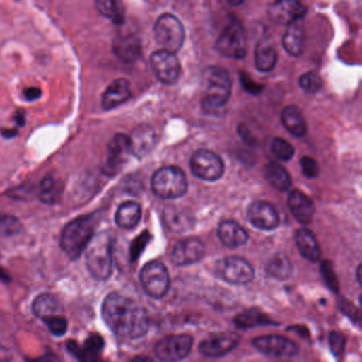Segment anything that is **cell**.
<instances>
[{"label":"cell","mask_w":362,"mask_h":362,"mask_svg":"<svg viewBox=\"0 0 362 362\" xmlns=\"http://www.w3.org/2000/svg\"><path fill=\"white\" fill-rule=\"evenodd\" d=\"M101 313L107 327L120 338L135 340L145 336L149 329L145 308L124 294L110 293L103 300Z\"/></svg>","instance_id":"1"},{"label":"cell","mask_w":362,"mask_h":362,"mask_svg":"<svg viewBox=\"0 0 362 362\" xmlns=\"http://www.w3.org/2000/svg\"><path fill=\"white\" fill-rule=\"evenodd\" d=\"M99 223L97 214L80 216L67 223L61 234L60 245L71 260L77 259L86 251L90 241L95 236V230Z\"/></svg>","instance_id":"2"},{"label":"cell","mask_w":362,"mask_h":362,"mask_svg":"<svg viewBox=\"0 0 362 362\" xmlns=\"http://www.w3.org/2000/svg\"><path fill=\"white\" fill-rule=\"evenodd\" d=\"M205 95L202 107L209 113L217 114L226 107L232 95V80L230 74L221 67H207L203 73Z\"/></svg>","instance_id":"3"},{"label":"cell","mask_w":362,"mask_h":362,"mask_svg":"<svg viewBox=\"0 0 362 362\" xmlns=\"http://www.w3.org/2000/svg\"><path fill=\"white\" fill-rule=\"evenodd\" d=\"M88 272L97 281H107L113 271V241L109 233L93 237L86 249Z\"/></svg>","instance_id":"4"},{"label":"cell","mask_w":362,"mask_h":362,"mask_svg":"<svg viewBox=\"0 0 362 362\" xmlns=\"http://www.w3.org/2000/svg\"><path fill=\"white\" fill-rule=\"evenodd\" d=\"M152 190L165 200L181 198L187 192L185 173L175 166H165L156 171L151 180Z\"/></svg>","instance_id":"5"},{"label":"cell","mask_w":362,"mask_h":362,"mask_svg":"<svg viewBox=\"0 0 362 362\" xmlns=\"http://www.w3.org/2000/svg\"><path fill=\"white\" fill-rule=\"evenodd\" d=\"M216 49L228 58L240 60L247 54L245 29L236 18H230L216 41Z\"/></svg>","instance_id":"6"},{"label":"cell","mask_w":362,"mask_h":362,"mask_svg":"<svg viewBox=\"0 0 362 362\" xmlns=\"http://www.w3.org/2000/svg\"><path fill=\"white\" fill-rule=\"evenodd\" d=\"M154 37L162 50L175 54L183 46L185 31L179 18L173 14H163L154 25Z\"/></svg>","instance_id":"7"},{"label":"cell","mask_w":362,"mask_h":362,"mask_svg":"<svg viewBox=\"0 0 362 362\" xmlns=\"http://www.w3.org/2000/svg\"><path fill=\"white\" fill-rule=\"evenodd\" d=\"M139 279L146 293L153 298H164L170 287L168 270L163 262L158 260L145 264Z\"/></svg>","instance_id":"8"},{"label":"cell","mask_w":362,"mask_h":362,"mask_svg":"<svg viewBox=\"0 0 362 362\" xmlns=\"http://www.w3.org/2000/svg\"><path fill=\"white\" fill-rule=\"evenodd\" d=\"M217 277L232 285H245L254 279V269L249 262L237 256L219 260L215 266Z\"/></svg>","instance_id":"9"},{"label":"cell","mask_w":362,"mask_h":362,"mask_svg":"<svg viewBox=\"0 0 362 362\" xmlns=\"http://www.w3.org/2000/svg\"><path fill=\"white\" fill-rule=\"evenodd\" d=\"M192 173L199 179L216 182L224 173L223 160L211 150L201 149L194 152L190 160Z\"/></svg>","instance_id":"10"},{"label":"cell","mask_w":362,"mask_h":362,"mask_svg":"<svg viewBox=\"0 0 362 362\" xmlns=\"http://www.w3.org/2000/svg\"><path fill=\"white\" fill-rule=\"evenodd\" d=\"M194 339L189 334L167 336L156 343L154 354L162 362H177L189 355Z\"/></svg>","instance_id":"11"},{"label":"cell","mask_w":362,"mask_h":362,"mask_svg":"<svg viewBox=\"0 0 362 362\" xmlns=\"http://www.w3.org/2000/svg\"><path fill=\"white\" fill-rule=\"evenodd\" d=\"M131 154L130 139L124 134H116L107 146L103 171L109 177L119 173Z\"/></svg>","instance_id":"12"},{"label":"cell","mask_w":362,"mask_h":362,"mask_svg":"<svg viewBox=\"0 0 362 362\" xmlns=\"http://www.w3.org/2000/svg\"><path fill=\"white\" fill-rule=\"evenodd\" d=\"M150 64L156 74V78L162 83H175L181 75V63L175 54L158 50L150 57Z\"/></svg>","instance_id":"13"},{"label":"cell","mask_w":362,"mask_h":362,"mask_svg":"<svg viewBox=\"0 0 362 362\" xmlns=\"http://www.w3.org/2000/svg\"><path fill=\"white\" fill-rule=\"evenodd\" d=\"M306 12V7L303 4L292 0H281L271 4L267 10L269 18L272 22L287 27L303 20Z\"/></svg>","instance_id":"14"},{"label":"cell","mask_w":362,"mask_h":362,"mask_svg":"<svg viewBox=\"0 0 362 362\" xmlns=\"http://www.w3.org/2000/svg\"><path fill=\"white\" fill-rule=\"evenodd\" d=\"M253 345L260 353L270 357H292L298 351V346L296 342L286 337L274 334L258 337L254 339Z\"/></svg>","instance_id":"15"},{"label":"cell","mask_w":362,"mask_h":362,"mask_svg":"<svg viewBox=\"0 0 362 362\" xmlns=\"http://www.w3.org/2000/svg\"><path fill=\"white\" fill-rule=\"evenodd\" d=\"M240 342V336L232 332L211 334L199 345V351L205 357L218 358L226 355Z\"/></svg>","instance_id":"16"},{"label":"cell","mask_w":362,"mask_h":362,"mask_svg":"<svg viewBox=\"0 0 362 362\" xmlns=\"http://www.w3.org/2000/svg\"><path fill=\"white\" fill-rule=\"evenodd\" d=\"M247 219L258 230H273L279 226V216L275 207L266 201H254L247 207Z\"/></svg>","instance_id":"17"},{"label":"cell","mask_w":362,"mask_h":362,"mask_svg":"<svg viewBox=\"0 0 362 362\" xmlns=\"http://www.w3.org/2000/svg\"><path fill=\"white\" fill-rule=\"evenodd\" d=\"M205 255V245L199 238L183 239L173 247L171 260L177 266H189L202 259Z\"/></svg>","instance_id":"18"},{"label":"cell","mask_w":362,"mask_h":362,"mask_svg":"<svg viewBox=\"0 0 362 362\" xmlns=\"http://www.w3.org/2000/svg\"><path fill=\"white\" fill-rule=\"evenodd\" d=\"M130 139L131 154L137 158H145L156 147L158 136L156 131L149 126H139L133 131Z\"/></svg>","instance_id":"19"},{"label":"cell","mask_w":362,"mask_h":362,"mask_svg":"<svg viewBox=\"0 0 362 362\" xmlns=\"http://www.w3.org/2000/svg\"><path fill=\"white\" fill-rule=\"evenodd\" d=\"M288 206L300 223L309 224L313 221L315 204L304 192L298 189L292 190L288 197Z\"/></svg>","instance_id":"20"},{"label":"cell","mask_w":362,"mask_h":362,"mask_svg":"<svg viewBox=\"0 0 362 362\" xmlns=\"http://www.w3.org/2000/svg\"><path fill=\"white\" fill-rule=\"evenodd\" d=\"M131 95L132 92H131L128 80L124 78L114 80L103 93V100H101L103 107L105 111L115 109L130 99Z\"/></svg>","instance_id":"21"},{"label":"cell","mask_w":362,"mask_h":362,"mask_svg":"<svg viewBox=\"0 0 362 362\" xmlns=\"http://www.w3.org/2000/svg\"><path fill=\"white\" fill-rule=\"evenodd\" d=\"M164 221L173 233H185L194 226V217L183 207L168 206L164 209Z\"/></svg>","instance_id":"22"},{"label":"cell","mask_w":362,"mask_h":362,"mask_svg":"<svg viewBox=\"0 0 362 362\" xmlns=\"http://www.w3.org/2000/svg\"><path fill=\"white\" fill-rule=\"evenodd\" d=\"M218 237L221 243L228 247H241L249 240L247 230L232 220H228V221H223L219 224Z\"/></svg>","instance_id":"23"},{"label":"cell","mask_w":362,"mask_h":362,"mask_svg":"<svg viewBox=\"0 0 362 362\" xmlns=\"http://www.w3.org/2000/svg\"><path fill=\"white\" fill-rule=\"evenodd\" d=\"M113 50L115 52L116 57L122 62H135L141 56V41L135 35L118 37L114 41Z\"/></svg>","instance_id":"24"},{"label":"cell","mask_w":362,"mask_h":362,"mask_svg":"<svg viewBox=\"0 0 362 362\" xmlns=\"http://www.w3.org/2000/svg\"><path fill=\"white\" fill-rule=\"evenodd\" d=\"M63 192L64 184L62 180L54 173H48L40 183L39 198L46 204H56L62 198Z\"/></svg>","instance_id":"25"},{"label":"cell","mask_w":362,"mask_h":362,"mask_svg":"<svg viewBox=\"0 0 362 362\" xmlns=\"http://www.w3.org/2000/svg\"><path fill=\"white\" fill-rule=\"evenodd\" d=\"M296 243L300 253L310 262H317L321 258V249L313 232L307 228H300L296 233Z\"/></svg>","instance_id":"26"},{"label":"cell","mask_w":362,"mask_h":362,"mask_svg":"<svg viewBox=\"0 0 362 362\" xmlns=\"http://www.w3.org/2000/svg\"><path fill=\"white\" fill-rule=\"evenodd\" d=\"M141 207L134 201H127L118 207L115 214V222L124 230L134 228L141 221Z\"/></svg>","instance_id":"27"},{"label":"cell","mask_w":362,"mask_h":362,"mask_svg":"<svg viewBox=\"0 0 362 362\" xmlns=\"http://www.w3.org/2000/svg\"><path fill=\"white\" fill-rule=\"evenodd\" d=\"M33 311L37 317L44 321L56 315H63V307L54 296L49 293H42L35 298Z\"/></svg>","instance_id":"28"},{"label":"cell","mask_w":362,"mask_h":362,"mask_svg":"<svg viewBox=\"0 0 362 362\" xmlns=\"http://www.w3.org/2000/svg\"><path fill=\"white\" fill-rule=\"evenodd\" d=\"M281 122L286 130L298 139L305 136L307 133L306 122L303 117L302 112L294 105H289L284 109Z\"/></svg>","instance_id":"29"},{"label":"cell","mask_w":362,"mask_h":362,"mask_svg":"<svg viewBox=\"0 0 362 362\" xmlns=\"http://www.w3.org/2000/svg\"><path fill=\"white\" fill-rule=\"evenodd\" d=\"M304 30L298 23L289 25L283 37V46L292 57H300L304 48Z\"/></svg>","instance_id":"30"},{"label":"cell","mask_w":362,"mask_h":362,"mask_svg":"<svg viewBox=\"0 0 362 362\" xmlns=\"http://www.w3.org/2000/svg\"><path fill=\"white\" fill-rule=\"evenodd\" d=\"M267 181L275 189L286 192L291 187V177L285 168L279 163L271 162L266 166Z\"/></svg>","instance_id":"31"},{"label":"cell","mask_w":362,"mask_h":362,"mask_svg":"<svg viewBox=\"0 0 362 362\" xmlns=\"http://www.w3.org/2000/svg\"><path fill=\"white\" fill-rule=\"evenodd\" d=\"M277 54L269 43H259L255 50V66L262 73L272 71L276 65Z\"/></svg>","instance_id":"32"},{"label":"cell","mask_w":362,"mask_h":362,"mask_svg":"<svg viewBox=\"0 0 362 362\" xmlns=\"http://www.w3.org/2000/svg\"><path fill=\"white\" fill-rule=\"evenodd\" d=\"M270 317H267L262 311L250 309V310L243 311L239 313L234 319V324L240 329H247L253 328L255 326L268 325L271 324Z\"/></svg>","instance_id":"33"},{"label":"cell","mask_w":362,"mask_h":362,"mask_svg":"<svg viewBox=\"0 0 362 362\" xmlns=\"http://www.w3.org/2000/svg\"><path fill=\"white\" fill-rule=\"evenodd\" d=\"M267 273L271 277L279 279V281H285L289 279L292 274V264L287 256L283 254H277L274 257L271 258L269 264H267Z\"/></svg>","instance_id":"34"},{"label":"cell","mask_w":362,"mask_h":362,"mask_svg":"<svg viewBox=\"0 0 362 362\" xmlns=\"http://www.w3.org/2000/svg\"><path fill=\"white\" fill-rule=\"evenodd\" d=\"M67 349L79 360V362H107L101 359L99 351L88 349L76 341H69Z\"/></svg>","instance_id":"35"},{"label":"cell","mask_w":362,"mask_h":362,"mask_svg":"<svg viewBox=\"0 0 362 362\" xmlns=\"http://www.w3.org/2000/svg\"><path fill=\"white\" fill-rule=\"evenodd\" d=\"M22 230V223L18 218L8 214H0V238L20 234Z\"/></svg>","instance_id":"36"},{"label":"cell","mask_w":362,"mask_h":362,"mask_svg":"<svg viewBox=\"0 0 362 362\" xmlns=\"http://www.w3.org/2000/svg\"><path fill=\"white\" fill-rule=\"evenodd\" d=\"M96 8L103 16L113 21L114 23L122 22L124 18H122V11H120L118 4L115 1H110V0H101V1H97Z\"/></svg>","instance_id":"37"},{"label":"cell","mask_w":362,"mask_h":362,"mask_svg":"<svg viewBox=\"0 0 362 362\" xmlns=\"http://www.w3.org/2000/svg\"><path fill=\"white\" fill-rule=\"evenodd\" d=\"M271 150L279 160H284V162L291 160L294 156V148L287 141L279 139V137L273 139L272 144H271Z\"/></svg>","instance_id":"38"},{"label":"cell","mask_w":362,"mask_h":362,"mask_svg":"<svg viewBox=\"0 0 362 362\" xmlns=\"http://www.w3.org/2000/svg\"><path fill=\"white\" fill-rule=\"evenodd\" d=\"M322 79L315 71H308L300 78V86L308 94H315L322 88Z\"/></svg>","instance_id":"39"},{"label":"cell","mask_w":362,"mask_h":362,"mask_svg":"<svg viewBox=\"0 0 362 362\" xmlns=\"http://www.w3.org/2000/svg\"><path fill=\"white\" fill-rule=\"evenodd\" d=\"M43 322L47 325L49 332L56 337L64 336L69 329V322L63 315L49 317V319L44 320Z\"/></svg>","instance_id":"40"},{"label":"cell","mask_w":362,"mask_h":362,"mask_svg":"<svg viewBox=\"0 0 362 362\" xmlns=\"http://www.w3.org/2000/svg\"><path fill=\"white\" fill-rule=\"evenodd\" d=\"M300 167H302L303 175L308 179H315L319 175V165L310 156H304L300 160Z\"/></svg>","instance_id":"41"},{"label":"cell","mask_w":362,"mask_h":362,"mask_svg":"<svg viewBox=\"0 0 362 362\" xmlns=\"http://www.w3.org/2000/svg\"><path fill=\"white\" fill-rule=\"evenodd\" d=\"M150 240L149 233L145 232L139 235L134 241H133L132 247H131V260L134 262L141 255V252L145 249Z\"/></svg>","instance_id":"42"},{"label":"cell","mask_w":362,"mask_h":362,"mask_svg":"<svg viewBox=\"0 0 362 362\" xmlns=\"http://www.w3.org/2000/svg\"><path fill=\"white\" fill-rule=\"evenodd\" d=\"M330 349L334 355L339 356L344 351L345 338L343 334L334 332L329 336Z\"/></svg>","instance_id":"43"},{"label":"cell","mask_w":362,"mask_h":362,"mask_svg":"<svg viewBox=\"0 0 362 362\" xmlns=\"http://www.w3.org/2000/svg\"><path fill=\"white\" fill-rule=\"evenodd\" d=\"M322 270H323V275L324 277H325L326 281H327V284L329 286H337V281L336 277L332 276L334 274H330V272H332V267H329V262H325V264H323V267H322Z\"/></svg>","instance_id":"44"},{"label":"cell","mask_w":362,"mask_h":362,"mask_svg":"<svg viewBox=\"0 0 362 362\" xmlns=\"http://www.w3.org/2000/svg\"><path fill=\"white\" fill-rule=\"evenodd\" d=\"M25 97L27 100L33 101L39 99L42 96V92L40 88H29L24 90Z\"/></svg>","instance_id":"45"},{"label":"cell","mask_w":362,"mask_h":362,"mask_svg":"<svg viewBox=\"0 0 362 362\" xmlns=\"http://www.w3.org/2000/svg\"><path fill=\"white\" fill-rule=\"evenodd\" d=\"M30 362H54V355L42 356L41 358H37V359Z\"/></svg>","instance_id":"46"},{"label":"cell","mask_w":362,"mask_h":362,"mask_svg":"<svg viewBox=\"0 0 362 362\" xmlns=\"http://www.w3.org/2000/svg\"><path fill=\"white\" fill-rule=\"evenodd\" d=\"M131 362H154L151 358L146 357V356H137Z\"/></svg>","instance_id":"47"},{"label":"cell","mask_w":362,"mask_h":362,"mask_svg":"<svg viewBox=\"0 0 362 362\" xmlns=\"http://www.w3.org/2000/svg\"><path fill=\"white\" fill-rule=\"evenodd\" d=\"M0 281H6V283H8V281H11L9 274H8V273L6 272V271H4L3 269H0Z\"/></svg>","instance_id":"48"}]
</instances>
